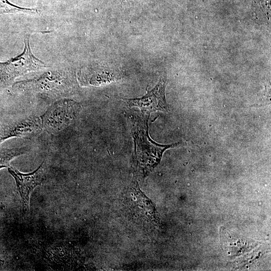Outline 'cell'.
Instances as JSON below:
<instances>
[{
  "mask_svg": "<svg viewBox=\"0 0 271 271\" xmlns=\"http://www.w3.org/2000/svg\"><path fill=\"white\" fill-rule=\"evenodd\" d=\"M13 87L22 93L57 99L71 94L75 88V83L69 71L58 69L48 71L33 79L17 82Z\"/></svg>",
  "mask_w": 271,
  "mask_h": 271,
  "instance_id": "1",
  "label": "cell"
},
{
  "mask_svg": "<svg viewBox=\"0 0 271 271\" xmlns=\"http://www.w3.org/2000/svg\"><path fill=\"white\" fill-rule=\"evenodd\" d=\"M148 118L147 117L145 119L144 124L135 125L133 130L135 143L134 171L143 177H146L159 163L165 150L177 145H162L151 140L148 134V122L145 123Z\"/></svg>",
  "mask_w": 271,
  "mask_h": 271,
  "instance_id": "2",
  "label": "cell"
},
{
  "mask_svg": "<svg viewBox=\"0 0 271 271\" xmlns=\"http://www.w3.org/2000/svg\"><path fill=\"white\" fill-rule=\"evenodd\" d=\"M46 67L47 64L33 54L30 45V34L26 35L23 52L7 61L0 62V88L10 86L16 78L27 73Z\"/></svg>",
  "mask_w": 271,
  "mask_h": 271,
  "instance_id": "3",
  "label": "cell"
},
{
  "mask_svg": "<svg viewBox=\"0 0 271 271\" xmlns=\"http://www.w3.org/2000/svg\"><path fill=\"white\" fill-rule=\"evenodd\" d=\"M81 109V104L74 100H57L41 116L42 128L49 133L58 134L76 118Z\"/></svg>",
  "mask_w": 271,
  "mask_h": 271,
  "instance_id": "4",
  "label": "cell"
},
{
  "mask_svg": "<svg viewBox=\"0 0 271 271\" xmlns=\"http://www.w3.org/2000/svg\"><path fill=\"white\" fill-rule=\"evenodd\" d=\"M8 170L15 180L21 198L23 210L27 212L29 208L31 193L36 187L41 185L46 180V173L43 164L35 171L29 173H21L12 167H9Z\"/></svg>",
  "mask_w": 271,
  "mask_h": 271,
  "instance_id": "5",
  "label": "cell"
},
{
  "mask_svg": "<svg viewBox=\"0 0 271 271\" xmlns=\"http://www.w3.org/2000/svg\"><path fill=\"white\" fill-rule=\"evenodd\" d=\"M42 128L41 118L37 116L12 120L0 125V144L12 138H30Z\"/></svg>",
  "mask_w": 271,
  "mask_h": 271,
  "instance_id": "6",
  "label": "cell"
},
{
  "mask_svg": "<svg viewBox=\"0 0 271 271\" xmlns=\"http://www.w3.org/2000/svg\"><path fill=\"white\" fill-rule=\"evenodd\" d=\"M166 86V82L162 78L144 96L123 99L129 106L140 108L144 114L150 115L151 112L157 111H166L168 106L165 94Z\"/></svg>",
  "mask_w": 271,
  "mask_h": 271,
  "instance_id": "7",
  "label": "cell"
},
{
  "mask_svg": "<svg viewBox=\"0 0 271 271\" xmlns=\"http://www.w3.org/2000/svg\"><path fill=\"white\" fill-rule=\"evenodd\" d=\"M127 204L137 219L146 223L155 222L157 218L156 210L152 202L140 190L138 183L133 182L127 192Z\"/></svg>",
  "mask_w": 271,
  "mask_h": 271,
  "instance_id": "8",
  "label": "cell"
},
{
  "mask_svg": "<svg viewBox=\"0 0 271 271\" xmlns=\"http://www.w3.org/2000/svg\"><path fill=\"white\" fill-rule=\"evenodd\" d=\"M83 81L92 85H100L114 81L116 76L108 70H94L88 72L84 71L81 74Z\"/></svg>",
  "mask_w": 271,
  "mask_h": 271,
  "instance_id": "9",
  "label": "cell"
},
{
  "mask_svg": "<svg viewBox=\"0 0 271 271\" xmlns=\"http://www.w3.org/2000/svg\"><path fill=\"white\" fill-rule=\"evenodd\" d=\"M31 151L29 146L13 149L0 148V169L10 167L11 161L14 158L25 155Z\"/></svg>",
  "mask_w": 271,
  "mask_h": 271,
  "instance_id": "10",
  "label": "cell"
},
{
  "mask_svg": "<svg viewBox=\"0 0 271 271\" xmlns=\"http://www.w3.org/2000/svg\"><path fill=\"white\" fill-rule=\"evenodd\" d=\"M19 12L36 13L38 9L22 8L12 4L8 0H0V15Z\"/></svg>",
  "mask_w": 271,
  "mask_h": 271,
  "instance_id": "11",
  "label": "cell"
},
{
  "mask_svg": "<svg viewBox=\"0 0 271 271\" xmlns=\"http://www.w3.org/2000/svg\"><path fill=\"white\" fill-rule=\"evenodd\" d=\"M127 1V0H122V2H123V1L124 2V1Z\"/></svg>",
  "mask_w": 271,
  "mask_h": 271,
  "instance_id": "12",
  "label": "cell"
}]
</instances>
